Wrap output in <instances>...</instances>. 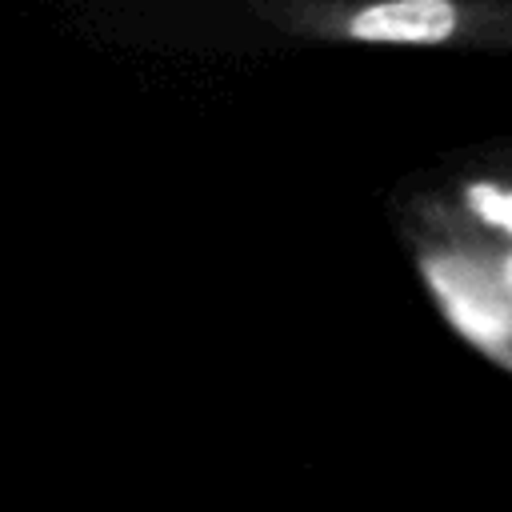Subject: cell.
Here are the masks:
<instances>
[{"instance_id": "3957f363", "label": "cell", "mask_w": 512, "mask_h": 512, "mask_svg": "<svg viewBox=\"0 0 512 512\" xmlns=\"http://www.w3.org/2000/svg\"><path fill=\"white\" fill-rule=\"evenodd\" d=\"M468 204L480 220H488L492 228L512 236V188H496V184H472L468 188Z\"/></svg>"}, {"instance_id": "7a4b0ae2", "label": "cell", "mask_w": 512, "mask_h": 512, "mask_svg": "<svg viewBox=\"0 0 512 512\" xmlns=\"http://www.w3.org/2000/svg\"><path fill=\"white\" fill-rule=\"evenodd\" d=\"M456 24L460 12L444 0H392L360 8L344 32L368 44H440L456 32Z\"/></svg>"}, {"instance_id": "6da1fadb", "label": "cell", "mask_w": 512, "mask_h": 512, "mask_svg": "<svg viewBox=\"0 0 512 512\" xmlns=\"http://www.w3.org/2000/svg\"><path fill=\"white\" fill-rule=\"evenodd\" d=\"M424 280L452 328L484 352H512V300L500 280L468 256L424 260Z\"/></svg>"}, {"instance_id": "277c9868", "label": "cell", "mask_w": 512, "mask_h": 512, "mask_svg": "<svg viewBox=\"0 0 512 512\" xmlns=\"http://www.w3.org/2000/svg\"><path fill=\"white\" fill-rule=\"evenodd\" d=\"M500 288L508 292V300H512V256L500 264Z\"/></svg>"}]
</instances>
